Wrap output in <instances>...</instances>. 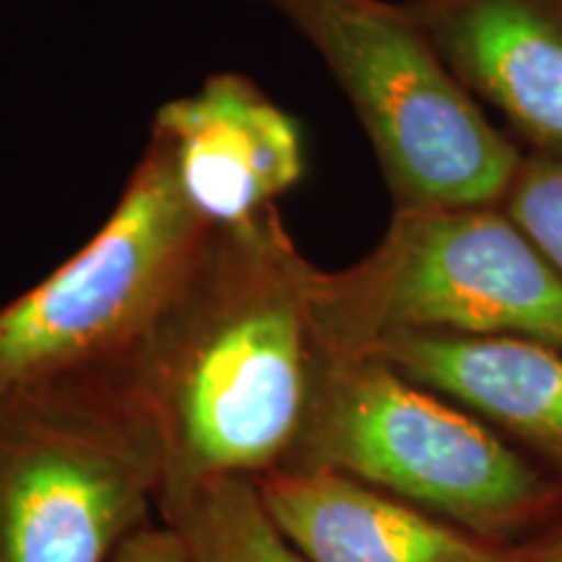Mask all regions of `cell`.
<instances>
[{"mask_svg": "<svg viewBox=\"0 0 562 562\" xmlns=\"http://www.w3.org/2000/svg\"><path fill=\"white\" fill-rule=\"evenodd\" d=\"M503 211L562 277V161L524 157Z\"/></svg>", "mask_w": 562, "mask_h": 562, "instance_id": "12", "label": "cell"}, {"mask_svg": "<svg viewBox=\"0 0 562 562\" xmlns=\"http://www.w3.org/2000/svg\"><path fill=\"white\" fill-rule=\"evenodd\" d=\"M161 484L157 432L136 402L0 406V562H112L149 526Z\"/></svg>", "mask_w": 562, "mask_h": 562, "instance_id": "6", "label": "cell"}, {"mask_svg": "<svg viewBox=\"0 0 562 562\" xmlns=\"http://www.w3.org/2000/svg\"><path fill=\"white\" fill-rule=\"evenodd\" d=\"M368 355L497 427L562 484V349L513 336L396 334Z\"/></svg>", "mask_w": 562, "mask_h": 562, "instance_id": "10", "label": "cell"}, {"mask_svg": "<svg viewBox=\"0 0 562 562\" xmlns=\"http://www.w3.org/2000/svg\"><path fill=\"white\" fill-rule=\"evenodd\" d=\"M368 133L396 209L497 206L524 154L487 121L404 3L271 0Z\"/></svg>", "mask_w": 562, "mask_h": 562, "instance_id": "5", "label": "cell"}, {"mask_svg": "<svg viewBox=\"0 0 562 562\" xmlns=\"http://www.w3.org/2000/svg\"><path fill=\"white\" fill-rule=\"evenodd\" d=\"M151 138L165 146L188 203L216 229L277 209L305 175L297 123L240 74H214L195 94L167 102Z\"/></svg>", "mask_w": 562, "mask_h": 562, "instance_id": "7", "label": "cell"}, {"mask_svg": "<svg viewBox=\"0 0 562 562\" xmlns=\"http://www.w3.org/2000/svg\"><path fill=\"white\" fill-rule=\"evenodd\" d=\"M297 467L351 476L503 544L562 510V484L550 472L375 355L323 364L286 469Z\"/></svg>", "mask_w": 562, "mask_h": 562, "instance_id": "3", "label": "cell"}, {"mask_svg": "<svg viewBox=\"0 0 562 562\" xmlns=\"http://www.w3.org/2000/svg\"><path fill=\"white\" fill-rule=\"evenodd\" d=\"M472 97L562 161V0H404Z\"/></svg>", "mask_w": 562, "mask_h": 562, "instance_id": "8", "label": "cell"}, {"mask_svg": "<svg viewBox=\"0 0 562 562\" xmlns=\"http://www.w3.org/2000/svg\"><path fill=\"white\" fill-rule=\"evenodd\" d=\"M157 510L186 562H313L279 529L250 476L167 484Z\"/></svg>", "mask_w": 562, "mask_h": 562, "instance_id": "11", "label": "cell"}, {"mask_svg": "<svg viewBox=\"0 0 562 562\" xmlns=\"http://www.w3.org/2000/svg\"><path fill=\"white\" fill-rule=\"evenodd\" d=\"M258 487L279 529L313 562H508L513 552L328 469H281Z\"/></svg>", "mask_w": 562, "mask_h": 562, "instance_id": "9", "label": "cell"}, {"mask_svg": "<svg viewBox=\"0 0 562 562\" xmlns=\"http://www.w3.org/2000/svg\"><path fill=\"white\" fill-rule=\"evenodd\" d=\"M112 562H186L175 533L167 526H144L133 533Z\"/></svg>", "mask_w": 562, "mask_h": 562, "instance_id": "13", "label": "cell"}, {"mask_svg": "<svg viewBox=\"0 0 562 562\" xmlns=\"http://www.w3.org/2000/svg\"><path fill=\"white\" fill-rule=\"evenodd\" d=\"M508 562H562V521L533 537L531 542L513 544Z\"/></svg>", "mask_w": 562, "mask_h": 562, "instance_id": "14", "label": "cell"}, {"mask_svg": "<svg viewBox=\"0 0 562 562\" xmlns=\"http://www.w3.org/2000/svg\"><path fill=\"white\" fill-rule=\"evenodd\" d=\"M318 279L277 209L216 229L140 378L161 487L292 467L328 360Z\"/></svg>", "mask_w": 562, "mask_h": 562, "instance_id": "1", "label": "cell"}, {"mask_svg": "<svg viewBox=\"0 0 562 562\" xmlns=\"http://www.w3.org/2000/svg\"><path fill=\"white\" fill-rule=\"evenodd\" d=\"M328 357L396 334L513 336L562 349V277L497 206L396 209L378 248L321 271Z\"/></svg>", "mask_w": 562, "mask_h": 562, "instance_id": "4", "label": "cell"}, {"mask_svg": "<svg viewBox=\"0 0 562 562\" xmlns=\"http://www.w3.org/2000/svg\"><path fill=\"white\" fill-rule=\"evenodd\" d=\"M214 235L180 191L165 146L151 138L102 229L0 307V406L42 396L140 404L151 351Z\"/></svg>", "mask_w": 562, "mask_h": 562, "instance_id": "2", "label": "cell"}]
</instances>
